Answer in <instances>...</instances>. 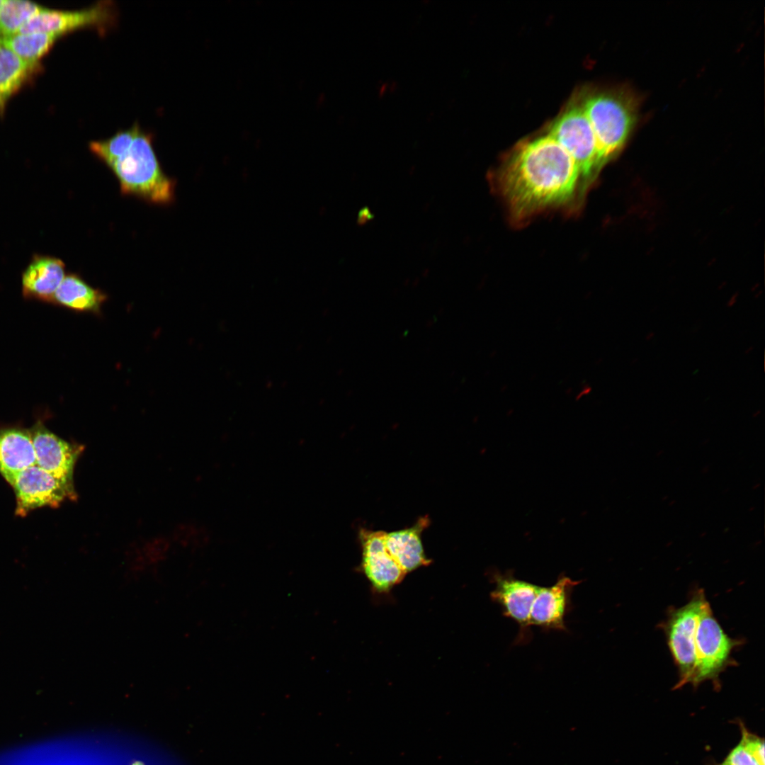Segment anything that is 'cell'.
Returning a JSON list of instances; mask_svg holds the SVG:
<instances>
[{"label":"cell","instance_id":"obj_20","mask_svg":"<svg viewBox=\"0 0 765 765\" xmlns=\"http://www.w3.org/2000/svg\"><path fill=\"white\" fill-rule=\"evenodd\" d=\"M137 126L138 124H135L131 128L119 131L107 140L91 142V152L107 164L128 148L135 137Z\"/></svg>","mask_w":765,"mask_h":765},{"label":"cell","instance_id":"obj_15","mask_svg":"<svg viewBox=\"0 0 765 765\" xmlns=\"http://www.w3.org/2000/svg\"><path fill=\"white\" fill-rule=\"evenodd\" d=\"M64 264L58 258L37 255L22 276L23 293L42 300H52L65 277Z\"/></svg>","mask_w":765,"mask_h":765},{"label":"cell","instance_id":"obj_14","mask_svg":"<svg viewBox=\"0 0 765 765\" xmlns=\"http://www.w3.org/2000/svg\"><path fill=\"white\" fill-rule=\"evenodd\" d=\"M429 521L427 517H422L412 527L385 532L386 548L405 574L431 563V560L424 553L421 539V533Z\"/></svg>","mask_w":765,"mask_h":765},{"label":"cell","instance_id":"obj_10","mask_svg":"<svg viewBox=\"0 0 765 765\" xmlns=\"http://www.w3.org/2000/svg\"><path fill=\"white\" fill-rule=\"evenodd\" d=\"M385 535L382 531L361 529L359 532L362 569L373 588L379 593L389 591L406 575L389 553Z\"/></svg>","mask_w":765,"mask_h":765},{"label":"cell","instance_id":"obj_23","mask_svg":"<svg viewBox=\"0 0 765 765\" xmlns=\"http://www.w3.org/2000/svg\"><path fill=\"white\" fill-rule=\"evenodd\" d=\"M371 217L369 211L367 209L363 210L359 215V222L364 223L366 220H369Z\"/></svg>","mask_w":765,"mask_h":765},{"label":"cell","instance_id":"obj_19","mask_svg":"<svg viewBox=\"0 0 765 765\" xmlns=\"http://www.w3.org/2000/svg\"><path fill=\"white\" fill-rule=\"evenodd\" d=\"M43 7L28 1L5 0L0 7V40L18 33Z\"/></svg>","mask_w":765,"mask_h":765},{"label":"cell","instance_id":"obj_25","mask_svg":"<svg viewBox=\"0 0 765 765\" xmlns=\"http://www.w3.org/2000/svg\"><path fill=\"white\" fill-rule=\"evenodd\" d=\"M753 349H754V347H753V346H749V348H747V349H746V350L744 351V353H745V354H748V353H750V352H751V351H752Z\"/></svg>","mask_w":765,"mask_h":765},{"label":"cell","instance_id":"obj_24","mask_svg":"<svg viewBox=\"0 0 765 765\" xmlns=\"http://www.w3.org/2000/svg\"><path fill=\"white\" fill-rule=\"evenodd\" d=\"M654 333L651 332H650V333H648L647 334L646 339L647 340H650L651 339H652L654 337Z\"/></svg>","mask_w":765,"mask_h":765},{"label":"cell","instance_id":"obj_7","mask_svg":"<svg viewBox=\"0 0 765 765\" xmlns=\"http://www.w3.org/2000/svg\"><path fill=\"white\" fill-rule=\"evenodd\" d=\"M490 578L494 584L490 592L491 600L501 607L504 616L518 625L519 630L514 644L528 643L532 639L530 613L540 586L519 579L510 571L505 573L492 572Z\"/></svg>","mask_w":765,"mask_h":765},{"label":"cell","instance_id":"obj_17","mask_svg":"<svg viewBox=\"0 0 765 765\" xmlns=\"http://www.w3.org/2000/svg\"><path fill=\"white\" fill-rule=\"evenodd\" d=\"M36 67L37 64L20 58L0 40V109Z\"/></svg>","mask_w":765,"mask_h":765},{"label":"cell","instance_id":"obj_2","mask_svg":"<svg viewBox=\"0 0 765 765\" xmlns=\"http://www.w3.org/2000/svg\"><path fill=\"white\" fill-rule=\"evenodd\" d=\"M106 165L117 177L123 195L135 196L155 204L174 200L175 181L161 168L152 135L139 125L128 148Z\"/></svg>","mask_w":765,"mask_h":765},{"label":"cell","instance_id":"obj_4","mask_svg":"<svg viewBox=\"0 0 765 765\" xmlns=\"http://www.w3.org/2000/svg\"><path fill=\"white\" fill-rule=\"evenodd\" d=\"M739 641L729 637L715 618L708 600L698 616L695 634L696 667L693 685L711 681L719 687V676L732 663Z\"/></svg>","mask_w":765,"mask_h":765},{"label":"cell","instance_id":"obj_1","mask_svg":"<svg viewBox=\"0 0 765 765\" xmlns=\"http://www.w3.org/2000/svg\"><path fill=\"white\" fill-rule=\"evenodd\" d=\"M581 177L566 150L548 134L520 143L493 176L511 215L523 220L568 203Z\"/></svg>","mask_w":765,"mask_h":765},{"label":"cell","instance_id":"obj_18","mask_svg":"<svg viewBox=\"0 0 765 765\" xmlns=\"http://www.w3.org/2000/svg\"><path fill=\"white\" fill-rule=\"evenodd\" d=\"M58 38L46 33H18L1 40L22 60L37 64Z\"/></svg>","mask_w":765,"mask_h":765},{"label":"cell","instance_id":"obj_9","mask_svg":"<svg viewBox=\"0 0 765 765\" xmlns=\"http://www.w3.org/2000/svg\"><path fill=\"white\" fill-rule=\"evenodd\" d=\"M12 486L16 496V514L20 516L38 507H57L66 499L76 498L74 486L64 484L37 465L21 472Z\"/></svg>","mask_w":765,"mask_h":765},{"label":"cell","instance_id":"obj_16","mask_svg":"<svg viewBox=\"0 0 765 765\" xmlns=\"http://www.w3.org/2000/svg\"><path fill=\"white\" fill-rule=\"evenodd\" d=\"M106 295L93 288L76 274L65 276L52 300L79 311L98 312Z\"/></svg>","mask_w":765,"mask_h":765},{"label":"cell","instance_id":"obj_27","mask_svg":"<svg viewBox=\"0 0 765 765\" xmlns=\"http://www.w3.org/2000/svg\"><path fill=\"white\" fill-rule=\"evenodd\" d=\"M2 1H3V0H0V7L1 6Z\"/></svg>","mask_w":765,"mask_h":765},{"label":"cell","instance_id":"obj_5","mask_svg":"<svg viewBox=\"0 0 765 765\" xmlns=\"http://www.w3.org/2000/svg\"><path fill=\"white\" fill-rule=\"evenodd\" d=\"M548 135L571 156L582 178L589 179L600 169L596 140L582 100L569 104L552 124Z\"/></svg>","mask_w":765,"mask_h":765},{"label":"cell","instance_id":"obj_3","mask_svg":"<svg viewBox=\"0 0 765 765\" xmlns=\"http://www.w3.org/2000/svg\"><path fill=\"white\" fill-rule=\"evenodd\" d=\"M582 102L595 135L601 167L629 138L638 120V101L629 91L605 89L586 94Z\"/></svg>","mask_w":765,"mask_h":765},{"label":"cell","instance_id":"obj_26","mask_svg":"<svg viewBox=\"0 0 765 765\" xmlns=\"http://www.w3.org/2000/svg\"><path fill=\"white\" fill-rule=\"evenodd\" d=\"M133 765H142V764H141L140 763L137 762V763L134 764Z\"/></svg>","mask_w":765,"mask_h":765},{"label":"cell","instance_id":"obj_12","mask_svg":"<svg viewBox=\"0 0 765 765\" xmlns=\"http://www.w3.org/2000/svg\"><path fill=\"white\" fill-rule=\"evenodd\" d=\"M31 437L36 465L64 484L74 486V468L83 447L62 440L42 424L35 426Z\"/></svg>","mask_w":765,"mask_h":765},{"label":"cell","instance_id":"obj_28","mask_svg":"<svg viewBox=\"0 0 765 765\" xmlns=\"http://www.w3.org/2000/svg\"><path fill=\"white\" fill-rule=\"evenodd\" d=\"M720 765H725V764H720Z\"/></svg>","mask_w":765,"mask_h":765},{"label":"cell","instance_id":"obj_21","mask_svg":"<svg viewBox=\"0 0 765 765\" xmlns=\"http://www.w3.org/2000/svg\"><path fill=\"white\" fill-rule=\"evenodd\" d=\"M742 739L740 742L754 756L761 765H764V739L748 732L742 725Z\"/></svg>","mask_w":765,"mask_h":765},{"label":"cell","instance_id":"obj_22","mask_svg":"<svg viewBox=\"0 0 765 765\" xmlns=\"http://www.w3.org/2000/svg\"><path fill=\"white\" fill-rule=\"evenodd\" d=\"M725 765H761L740 742L727 756Z\"/></svg>","mask_w":765,"mask_h":765},{"label":"cell","instance_id":"obj_13","mask_svg":"<svg viewBox=\"0 0 765 765\" xmlns=\"http://www.w3.org/2000/svg\"><path fill=\"white\" fill-rule=\"evenodd\" d=\"M35 465L30 433L16 429L0 431V473L11 485L21 472Z\"/></svg>","mask_w":765,"mask_h":765},{"label":"cell","instance_id":"obj_8","mask_svg":"<svg viewBox=\"0 0 765 765\" xmlns=\"http://www.w3.org/2000/svg\"><path fill=\"white\" fill-rule=\"evenodd\" d=\"M115 18V6L110 1H101L88 8L75 11L43 8L28 20L18 33H46L60 37L85 27L104 30L113 26Z\"/></svg>","mask_w":765,"mask_h":765},{"label":"cell","instance_id":"obj_11","mask_svg":"<svg viewBox=\"0 0 765 765\" xmlns=\"http://www.w3.org/2000/svg\"><path fill=\"white\" fill-rule=\"evenodd\" d=\"M581 582L560 574L552 585L540 586L530 613V626H538L543 631L567 632L565 618L572 610L574 588Z\"/></svg>","mask_w":765,"mask_h":765},{"label":"cell","instance_id":"obj_6","mask_svg":"<svg viewBox=\"0 0 765 765\" xmlns=\"http://www.w3.org/2000/svg\"><path fill=\"white\" fill-rule=\"evenodd\" d=\"M707 601L703 589L697 590L683 606L669 612L664 624L667 644L679 672L674 688L693 685L696 667L695 634L701 610Z\"/></svg>","mask_w":765,"mask_h":765}]
</instances>
